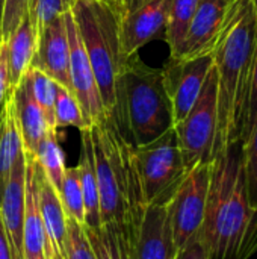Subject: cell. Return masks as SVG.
Instances as JSON below:
<instances>
[{"label":"cell","mask_w":257,"mask_h":259,"mask_svg":"<svg viewBox=\"0 0 257 259\" xmlns=\"http://www.w3.org/2000/svg\"><path fill=\"white\" fill-rule=\"evenodd\" d=\"M200 240L208 259H247L254 252L257 212L247 194L241 143L214 156Z\"/></svg>","instance_id":"1"},{"label":"cell","mask_w":257,"mask_h":259,"mask_svg":"<svg viewBox=\"0 0 257 259\" xmlns=\"http://www.w3.org/2000/svg\"><path fill=\"white\" fill-rule=\"evenodd\" d=\"M256 33L257 12L251 2L232 0L223 32L211 52L217 73L218 97L215 155L232 143H241L250 94Z\"/></svg>","instance_id":"2"},{"label":"cell","mask_w":257,"mask_h":259,"mask_svg":"<svg viewBox=\"0 0 257 259\" xmlns=\"http://www.w3.org/2000/svg\"><path fill=\"white\" fill-rule=\"evenodd\" d=\"M133 146H145L174 127L162 70L136 55L126 59L117 79V105L109 114Z\"/></svg>","instance_id":"3"},{"label":"cell","mask_w":257,"mask_h":259,"mask_svg":"<svg viewBox=\"0 0 257 259\" xmlns=\"http://www.w3.org/2000/svg\"><path fill=\"white\" fill-rule=\"evenodd\" d=\"M71 14L91 62L103 106L111 114L117 105V79L127 59L121 50L115 6L101 0H76Z\"/></svg>","instance_id":"4"},{"label":"cell","mask_w":257,"mask_h":259,"mask_svg":"<svg viewBox=\"0 0 257 259\" xmlns=\"http://www.w3.org/2000/svg\"><path fill=\"white\" fill-rule=\"evenodd\" d=\"M133 159L145 205L170 202L188 171L174 127L145 146H133Z\"/></svg>","instance_id":"5"},{"label":"cell","mask_w":257,"mask_h":259,"mask_svg":"<svg viewBox=\"0 0 257 259\" xmlns=\"http://www.w3.org/2000/svg\"><path fill=\"white\" fill-rule=\"evenodd\" d=\"M174 131L186 170L214 161L218 134L217 73L214 67L209 71L197 102L186 117L174 124Z\"/></svg>","instance_id":"6"},{"label":"cell","mask_w":257,"mask_h":259,"mask_svg":"<svg viewBox=\"0 0 257 259\" xmlns=\"http://www.w3.org/2000/svg\"><path fill=\"white\" fill-rule=\"evenodd\" d=\"M211 167L212 162L198 164L188 170L168 202V219L177 252L200 238L208 205Z\"/></svg>","instance_id":"7"},{"label":"cell","mask_w":257,"mask_h":259,"mask_svg":"<svg viewBox=\"0 0 257 259\" xmlns=\"http://www.w3.org/2000/svg\"><path fill=\"white\" fill-rule=\"evenodd\" d=\"M114 6L124 58L136 55L161 35L165 36L170 0H120Z\"/></svg>","instance_id":"8"},{"label":"cell","mask_w":257,"mask_h":259,"mask_svg":"<svg viewBox=\"0 0 257 259\" xmlns=\"http://www.w3.org/2000/svg\"><path fill=\"white\" fill-rule=\"evenodd\" d=\"M212 67V55L208 53L195 58H170L161 68L174 124L182 121L197 102Z\"/></svg>","instance_id":"9"},{"label":"cell","mask_w":257,"mask_h":259,"mask_svg":"<svg viewBox=\"0 0 257 259\" xmlns=\"http://www.w3.org/2000/svg\"><path fill=\"white\" fill-rule=\"evenodd\" d=\"M65 26L68 35V46H70V82L73 88V94L76 96L83 117L89 126L100 123L106 115V109L103 106L97 80L88 59V55L83 49V44L79 36V30L74 21V17L70 12L65 15Z\"/></svg>","instance_id":"10"},{"label":"cell","mask_w":257,"mask_h":259,"mask_svg":"<svg viewBox=\"0 0 257 259\" xmlns=\"http://www.w3.org/2000/svg\"><path fill=\"white\" fill-rule=\"evenodd\" d=\"M64 15L39 30L30 67L45 73L56 83L73 93L70 82V46Z\"/></svg>","instance_id":"11"},{"label":"cell","mask_w":257,"mask_h":259,"mask_svg":"<svg viewBox=\"0 0 257 259\" xmlns=\"http://www.w3.org/2000/svg\"><path fill=\"white\" fill-rule=\"evenodd\" d=\"M230 3L232 0H200L179 58H195L214 50L226 24Z\"/></svg>","instance_id":"12"},{"label":"cell","mask_w":257,"mask_h":259,"mask_svg":"<svg viewBox=\"0 0 257 259\" xmlns=\"http://www.w3.org/2000/svg\"><path fill=\"white\" fill-rule=\"evenodd\" d=\"M26 203V153L20 155L0 194V215L14 259L23 258V222Z\"/></svg>","instance_id":"13"},{"label":"cell","mask_w":257,"mask_h":259,"mask_svg":"<svg viewBox=\"0 0 257 259\" xmlns=\"http://www.w3.org/2000/svg\"><path fill=\"white\" fill-rule=\"evenodd\" d=\"M177 249L173 241L168 202L147 206L130 259H176Z\"/></svg>","instance_id":"14"},{"label":"cell","mask_w":257,"mask_h":259,"mask_svg":"<svg viewBox=\"0 0 257 259\" xmlns=\"http://www.w3.org/2000/svg\"><path fill=\"white\" fill-rule=\"evenodd\" d=\"M30 155V153H29ZM32 156L35 179H36V196L39 214L45 232V249H50L59 255L64 252V243L67 238V215L58 190L52 185L47 176L42 173L39 164Z\"/></svg>","instance_id":"15"},{"label":"cell","mask_w":257,"mask_h":259,"mask_svg":"<svg viewBox=\"0 0 257 259\" xmlns=\"http://www.w3.org/2000/svg\"><path fill=\"white\" fill-rule=\"evenodd\" d=\"M11 94L14 100L15 117L21 134L24 152L33 155L41 140L48 132H58V129L45 115L42 108L33 100L23 77L18 82V85L11 90Z\"/></svg>","instance_id":"16"},{"label":"cell","mask_w":257,"mask_h":259,"mask_svg":"<svg viewBox=\"0 0 257 259\" xmlns=\"http://www.w3.org/2000/svg\"><path fill=\"white\" fill-rule=\"evenodd\" d=\"M26 153V152H24ZM23 258L45 259V232L39 214L32 156L26 153V203L23 222Z\"/></svg>","instance_id":"17"},{"label":"cell","mask_w":257,"mask_h":259,"mask_svg":"<svg viewBox=\"0 0 257 259\" xmlns=\"http://www.w3.org/2000/svg\"><path fill=\"white\" fill-rule=\"evenodd\" d=\"M77 168L80 176L83 205H85V228L98 229L101 228L100 196H98L95 168H94V153H92V140H91L89 127L80 131V159Z\"/></svg>","instance_id":"18"},{"label":"cell","mask_w":257,"mask_h":259,"mask_svg":"<svg viewBox=\"0 0 257 259\" xmlns=\"http://www.w3.org/2000/svg\"><path fill=\"white\" fill-rule=\"evenodd\" d=\"M23 150V140L15 117L12 94L9 91L0 106V194Z\"/></svg>","instance_id":"19"},{"label":"cell","mask_w":257,"mask_h":259,"mask_svg":"<svg viewBox=\"0 0 257 259\" xmlns=\"http://www.w3.org/2000/svg\"><path fill=\"white\" fill-rule=\"evenodd\" d=\"M36 49V33L26 14L12 35L8 38V62H9V91L18 85L23 74L30 67Z\"/></svg>","instance_id":"20"},{"label":"cell","mask_w":257,"mask_h":259,"mask_svg":"<svg viewBox=\"0 0 257 259\" xmlns=\"http://www.w3.org/2000/svg\"><path fill=\"white\" fill-rule=\"evenodd\" d=\"M200 0H170L165 41L170 47V58H179L189 23L198 8Z\"/></svg>","instance_id":"21"},{"label":"cell","mask_w":257,"mask_h":259,"mask_svg":"<svg viewBox=\"0 0 257 259\" xmlns=\"http://www.w3.org/2000/svg\"><path fill=\"white\" fill-rule=\"evenodd\" d=\"M33 158L39 164L42 173L59 193L67 167L64 150L61 149L58 141V132H48L41 140L36 150L33 152Z\"/></svg>","instance_id":"22"},{"label":"cell","mask_w":257,"mask_h":259,"mask_svg":"<svg viewBox=\"0 0 257 259\" xmlns=\"http://www.w3.org/2000/svg\"><path fill=\"white\" fill-rule=\"evenodd\" d=\"M85 234L95 259H129L127 244L117 225L108 223L98 229L85 228Z\"/></svg>","instance_id":"23"},{"label":"cell","mask_w":257,"mask_h":259,"mask_svg":"<svg viewBox=\"0 0 257 259\" xmlns=\"http://www.w3.org/2000/svg\"><path fill=\"white\" fill-rule=\"evenodd\" d=\"M23 80L26 82L33 100L42 108L45 115L55 124L53 111H55V100H56V90H58L59 83H56L45 73H42L36 68H32V67H29L27 71L23 74Z\"/></svg>","instance_id":"24"},{"label":"cell","mask_w":257,"mask_h":259,"mask_svg":"<svg viewBox=\"0 0 257 259\" xmlns=\"http://www.w3.org/2000/svg\"><path fill=\"white\" fill-rule=\"evenodd\" d=\"M59 196H61L67 219H71L77 222L79 225L85 226V205H83V194H82L77 165L65 170Z\"/></svg>","instance_id":"25"},{"label":"cell","mask_w":257,"mask_h":259,"mask_svg":"<svg viewBox=\"0 0 257 259\" xmlns=\"http://www.w3.org/2000/svg\"><path fill=\"white\" fill-rule=\"evenodd\" d=\"M55 124L56 129L59 127H77L79 131L91 127L88 121L83 117L82 108L76 99V96L64 88L62 85H58L56 90V100H55Z\"/></svg>","instance_id":"26"},{"label":"cell","mask_w":257,"mask_h":259,"mask_svg":"<svg viewBox=\"0 0 257 259\" xmlns=\"http://www.w3.org/2000/svg\"><path fill=\"white\" fill-rule=\"evenodd\" d=\"M74 3L76 0H29L27 15L36 36L50 21L70 12Z\"/></svg>","instance_id":"27"},{"label":"cell","mask_w":257,"mask_h":259,"mask_svg":"<svg viewBox=\"0 0 257 259\" xmlns=\"http://www.w3.org/2000/svg\"><path fill=\"white\" fill-rule=\"evenodd\" d=\"M242 164L248 200L257 212V121L242 143Z\"/></svg>","instance_id":"28"},{"label":"cell","mask_w":257,"mask_h":259,"mask_svg":"<svg viewBox=\"0 0 257 259\" xmlns=\"http://www.w3.org/2000/svg\"><path fill=\"white\" fill-rule=\"evenodd\" d=\"M64 259H95L89 240L85 234V226L67 219V238L64 243Z\"/></svg>","instance_id":"29"},{"label":"cell","mask_w":257,"mask_h":259,"mask_svg":"<svg viewBox=\"0 0 257 259\" xmlns=\"http://www.w3.org/2000/svg\"><path fill=\"white\" fill-rule=\"evenodd\" d=\"M29 0H3L0 11V38L8 39L27 14Z\"/></svg>","instance_id":"30"},{"label":"cell","mask_w":257,"mask_h":259,"mask_svg":"<svg viewBox=\"0 0 257 259\" xmlns=\"http://www.w3.org/2000/svg\"><path fill=\"white\" fill-rule=\"evenodd\" d=\"M257 121V33L256 46H254V55H253V67H251V80H250V94H248V103H247V115H245V124L241 137V144L253 129Z\"/></svg>","instance_id":"31"},{"label":"cell","mask_w":257,"mask_h":259,"mask_svg":"<svg viewBox=\"0 0 257 259\" xmlns=\"http://www.w3.org/2000/svg\"><path fill=\"white\" fill-rule=\"evenodd\" d=\"M9 93V62H8V39L0 38V106Z\"/></svg>","instance_id":"32"},{"label":"cell","mask_w":257,"mask_h":259,"mask_svg":"<svg viewBox=\"0 0 257 259\" xmlns=\"http://www.w3.org/2000/svg\"><path fill=\"white\" fill-rule=\"evenodd\" d=\"M176 259H208L206 250L200 238L191 241L183 249H180L176 255Z\"/></svg>","instance_id":"33"},{"label":"cell","mask_w":257,"mask_h":259,"mask_svg":"<svg viewBox=\"0 0 257 259\" xmlns=\"http://www.w3.org/2000/svg\"><path fill=\"white\" fill-rule=\"evenodd\" d=\"M0 259H14L12 256V250H11V244L3 226V220L0 215Z\"/></svg>","instance_id":"34"},{"label":"cell","mask_w":257,"mask_h":259,"mask_svg":"<svg viewBox=\"0 0 257 259\" xmlns=\"http://www.w3.org/2000/svg\"><path fill=\"white\" fill-rule=\"evenodd\" d=\"M101 2L109 3V5H118V3H120V0H101Z\"/></svg>","instance_id":"35"},{"label":"cell","mask_w":257,"mask_h":259,"mask_svg":"<svg viewBox=\"0 0 257 259\" xmlns=\"http://www.w3.org/2000/svg\"><path fill=\"white\" fill-rule=\"evenodd\" d=\"M251 2V5H253V8H254V11L257 12V0H250Z\"/></svg>","instance_id":"36"},{"label":"cell","mask_w":257,"mask_h":259,"mask_svg":"<svg viewBox=\"0 0 257 259\" xmlns=\"http://www.w3.org/2000/svg\"><path fill=\"white\" fill-rule=\"evenodd\" d=\"M2 5H3V0H0V11H2Z\"/></svg>","instance_id":"37"}]
</instances>
